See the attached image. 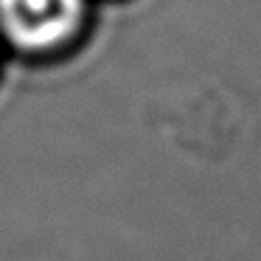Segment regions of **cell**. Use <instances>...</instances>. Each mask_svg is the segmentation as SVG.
I'll return each mask as SVG.
<instances>
[{"label": "cell", "mask_w": 261, "mask_h": 261, "mask_svg": "<svg viewBox=\"0 0 261 261\" xmlns=\"http://www.w3.org/2000/svg\"><path fill=\"white\" fill-rule=\"evenodd\" d=\"M85 0H0V29L23 51H54L79 34Z\"/></svg>", "instance_id": "6da1fadb"}]
</instances>
